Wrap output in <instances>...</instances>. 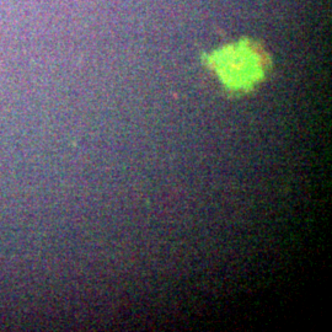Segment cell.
<instances>
[{
	"label": "cell",
	"mask_w": 332,
	"mask_h": 332,
	"mask_svg": "<svg viewBox=\"0 0 332 332\" xmlns=\"http://www.w3.org/2000/svg\"><path fill=\"white\" fill-rule=\"evenodd\" d=\"M209 66L230 90L245 91L262 80L267 69V57L251 41H241L214 52L208 58Z\"/></svg>",
	"instance_id": "obj_1"
}]
</instances>
